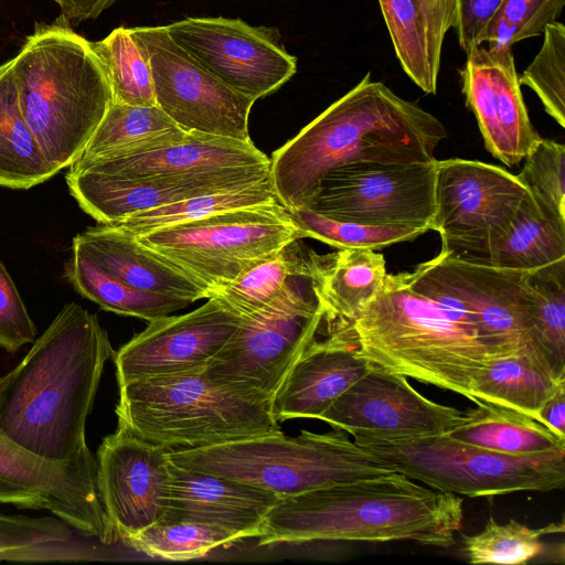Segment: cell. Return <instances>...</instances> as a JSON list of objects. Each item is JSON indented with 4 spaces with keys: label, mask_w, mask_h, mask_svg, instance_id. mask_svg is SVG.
I'll use <instances>...</instances> for the list:
<instances>
[{
    "label": "cell",
    "mask_w": 565,
    "mask_h": 565,
    "mask_svg": "<svg viewBox=\"0 0 565 565\" xmlns=\"http://www.w3.org/2000/svg\"><path fill=\"white\" fill-rule=\"evenodd\" d=\"M114 354L97 317L75 302L65 305L23 360L2 376L0 430L53 462L89 451L86 419Z\"/></svg>",
    "instance_id": "cell-1"
},
{
    "label": "cell",
    "mask_w": 565,
    "mask_h": 565,
    "mask_svg": "<svg viewBox=\"0 0 565 565\" xmlns=\"http://www.w3.org/2000/svg\"><path fill=\"white\" fill-rule=\"evenodd\" d=\"M441 121L371 73L273 153L270 179L287 209L306 207L330 170L354 162L435 160Z\"/></svg>",
    "instance_id": "cell-2"
},
{
    "label": "cell",
    "mask_w": 565,
    "mask_h": 565,
    "mask_svg": "<svg viewBox=\"0 0 565 565\" xmlns=\"http://www.w3.org/2000/svg\"><path fill=\"white\" fill-rule=\"evenodd\" d=\"M462 498L393 471L281 498L258 545L315 541H413L449 547L462 526Z\"/></svg>",
    "instance_id": "cell-3"
},
{
    "label": "cell",
    "mask_w": 565,
    "mask_h": 565,
    "mask_svg": "<svg viewBox=\"0 0 565 565\" xmlns=\"http://www.w3.org/2000/svg\"><path fill=\"white\" fill-rule=\"evenodd\" d=\"M338 333L369 364L460 394L501 353L460 311L415 292L403 273L388 275L381 292Z\"/></svg>",
    "instance_id": "cell-4"
},
{
    "label": "cell",
    "mask_w": 565,
    "mask_h": 565,
    "mask_svg": "<svg viewBox=\"0 0 565 565\" xmlns=\"http://www.w3.org/2000/svg\"><path fill=\"white\" fill-rule=\"evenodd\" d=\"M12 67L21 113L60 172L82 154L113 102L105 67L62 20L38 26Z\"/></svg>",
    "instance_id": "cell-5"
},
{
    "label": "cell",
    "mask_w": 565,
    "mask_h": 565,
    "mask_svg": "<svg viewBox=\"0 0 565 565\" xmlns=\"http://www.w3.org/2000/svg\"><path fill=\"white\" fill-rule=\"evenodd\" d=\"M117 427L168 449L281 434L273 399L210 380L204 370L118 386Z\"/></svg>",
    "instance_id": "cell-6"
},
{
    "label": "cell",
    "mask_w": 565,
    "mask_h": 565,
    "mask_svg": "<svg viewBox=\"0 0 565 565\" xmlns=\"http://www.w3.org/2000/svg\"><path fill=\"white\" fill-rule=\"evenodd\" d=\"M169 457L178 466L243 481L280 498L395 471L338 429L175 448L169 450Z\"/></svg>",
    "instance_id": "cell-7"
},
{
    "label": "cell",
    "mask_w": 565,
    "mask_h": 565,
    "mask_svg": "<svg viewBox=\"0 0 565 565\" xmlns=\"http://www.w3.org/2000/svg\"><path fill=\"white\" fill-rule=\"evenodd\" d=\"M354 441L413 480L466 497L546 492L565 484V448L507 455L446 434L405 440L355 437Z\"/></svg>",
    "instance_id": "cell-8"
},
{
    "label": "cell",
    "mask_w": 565,
    "mask_h": 565,
    "mask_svg": "<svg viewBox=\"0 0 565 565\" xmlns=\"http://www.w3.org/2000/svg\"><path fill=\"white\" fill-rule=\"evenodd\" d=\"M294 276L265 309L242 323L204 369L213 382L273 399L287 374L318 338L324 311L319 298L316 264Z\"/></svg>",
    "instance_id": "cell-9"
},
{
    "label": "cell",
    "mask_w": 565,
    "mask_h": 565,
    "mask_svg": "<svg viewBox=\"0 0 565 565\" xmlns=\"http://www.w3.org/2000/svg\"><path fill=\"white\" fill-rule=\"evenodd\" d=\"M210 292L292 241L301 239L280 202L241 207L136 236Z\"/></svg>",
    "instance_id": "cell-10"
},
{
    "label": "cell",
    "mask_w": 565,
    "mask_h": 565,
    "mask_svg": "<svg viewBox=\"0 0 565 565\" xmlns=\"http://www.w3.org/2000/svg\"><path fill=\"white\" fill-rule=\"evenodd\" d=\"M530 195L516 175L475 160H437L435 223L441 253L490 266L493 247L510 231Z\"/></svg>",
    "instance_id": "cell-11"
},
{
    "label": "cell",
    "mask_w": 565,
    "mask_h": 565,
    "mask_svg": "<svg viewBox=\"0 0 565 565\" xmlns=\"http://www.w3.org/2000/svg\"><path fill=\"white\" fill-rule=\"evenodd\" d=\"M437 160L354 162L330 170L305 209L372 226L434 230Z\"/></svg>",
    "instance_id": "cell-12"
},
{
    "label": "cell",
    "mask_w": 565,
    "mask_h": 565,
    "mask_svg": "<svg viewBox=\"0 0 565 565\" xmlns=\"http://www.w3.org/2000/svg\"><path fill=\"white\" fill-rule=\"evenodd\" d=\"M526 271L466 263L439 252L403 275L415 292L465 313L502 356L529 349L545 358L524 310Z\"/></svg>",
    "instance_id": "cell-13"
},
{
    "label": "cell",
    "mask_w": 565,
    "mask_h": 565,
    "mask_svg": "<svg viewBox=\"0 0 565 565\" xmlns=\"http://www.w3.org/2000/svg\"><path fill=\"white\" fill-rule=\"evenodd\" d=\"M129 30L149 62L157 106L180 129L252 141L248 117L255 100L201 67L170 39L166 25Z\"/></svg>",
    "instance_id": "cell-14"
},
{
    "label": "cell",
    "mask_w": 565,
    "mask_h": 565,
    "mask_svg": "<svg viewBox=\"0 0 565 565\" xmlns=\"http://www.w3.org/2000/svg\"><path fill=\"white\" fill-rule=\"evenodd\" d=\"M0 503L46 510L103 544L118 541L104 509L97 459L90 450L53 462L23 449L0 430Z\"/></svg>",
    "instance_id": "cell-15"
},
{
    "label": "cell",
    "mask_w": 565,
    "mask_h": 565,
    "mask_svg": "<svg viewBox=\"0 0 565 565\" xmlns=\"http://www.w3.org/2000/svg\"><path fill=\"white\" fill-rule=\"evenodd\" d=\"M166 30L207 73L253 100L277 90L297 72V58L265 26L217 17L186 18Z\"/></svg>",
    "instance_id": "cell-16"
},
{
    "label": "cell",
    "mask_w": 565,
    "mask_h": 565,
    "mask_svg": "<svg viewBox=\"0 0 565 565\" xmlns=\"http://www.w3.org/2000/svg\"><path fill=\"white\" fill-rule=\"evenodd\" d=\"M466 413L418 393L405 376L371 365L320 416L354 438L405 440L448 434Z\"/></svg>",
    "instance_id": "cell-17"
},
{
    "label": "cell",
    "mask_w": 565,
    "mask_h": 565,
    "mask_svg": "<svg viewBox=\"0 0 565 565\" xmlns=\"http://www.w3.org/2000/svg\"><path fill=\"white\" fill-rule=\"evenodd\" d=\"M243 318L215 297L181 316L149 322L113 356L118 386L158 376L204 370Z\"/></svg>",
    "instance_id": "cell-18"
},
{
    "label": "cell",
    "mask_w": 565,
    "mask_h": 565,
    "mask_svg": "<svg viewBox=\"0 0 565 565\" xmlns=\"http://www.w3.org/2000/svg\"><path fill=\"white\" fill-rule=\"evenodd\" d=\"M169 450L119 427L103 439L96 456L99 493L122 543L162 519Z\"/></svg>",
    "instance_id": "cell-19"
},
{
    "label": "cell",
    "mask_w": 565,
    "mask_h": 565,
    "mask_svg": "<svg viewBox=\"0 0 565 565\" xmlns=\"http://www.w3.org/2000/svg\"><path fill=\"white\" fill-rule=\"evenodd\" d=\"M466 55L460 71L466 104L487 150L507 167H515L542 137L523 100L512 46L479 45Z\"/></svg>",
    "instance_id": "cell-20"
},
{
    "label": "cell",
    "mask_w": 565,
    "mask_h": 565,
    "mask_svg": "<svg viewBox=\"0 0 565 565\" xmlns=\"http://www.w3.org/2000/svg\"><path fill=\"white\" fill-rule=\"evenodd\" d=\"M270 177V168L191 178H127L71 164L66 183L79 207L99 224H114L132 215L186 198L237 189Z\"/></svg>",
    "instance_id": "cell-21"
},
{
    "label": "cell",
    "mask_w": 565,
    "mask_h": 565,
    "mask_svg": "<svg viewBox=\"0 0 565 565\" xmlns=\"http://www.w3.org/2000/svg\"><path fill=\"white\" fill-rule=\"evenodd\" d=\"M280 499L269 490L170 460L161 520L206 523L243 539L258 537L265 516Z\"/></svg>",
    "instance_id": "cell-22"
},
{
    "label": "cell",
    "mask_w": 565,
    "mask_h": 565,
    "mask_svg": "<svg viewBox=\"0 0 565 565\" xmlns=\"http://www.w3.org/2000/svg\"><path fill=\"white\" fill-rule=\"evenodd\" d=\"M72 164L127 178H191L270 168L253 141L190 132L179 143L128 157L77 158Z\"/></svg>",
    "instance_id": "cell-23"
},
{
    "label": "cell",
    "mask_w": 565,
    "mask_h": 565,
    "mask_svg": "<svg viewBox=\"0 0 565 565\" xmlns=\"http://www.w3.org/2000/svg\"><path fill=\"white\" fill-rule=\"evenodd\" d=\"M370 367L347 339L330 333L318 338L294 364L273 397L278 423L320 418L328 407Z\"/></svg>",
    "instance_id": "cell-24"
},
{
    "label": "cell",
    "mask_w": 565,
    "mask_h": 565,
    "mask_svg": "<svg viewBox=\"0 0 565 565\" xmlns=\"http://www.w3.org/2000/svg\"><path fill=\"white\" fill-rule=\"evenodd\" d=\"M73 243L106 271L138 290L191 303L209 298L205 285L120 228L100 224L77 234Z\"/></svg>",
    "instance_id": "cell-25"
},
{
    "label": "cell",
    "mask_w": 565,
    "mask_h": 565,
    "mask_svg": "<svg viewBox=\"0 0 565 565\" xmlns=\"http://www.w3.org/2000/svg\"><path fill=\"white\" fill-rule=\"evenodd\" d=\"M386 276L384 256L372 249L317 255V287L327 333L351 322L381 292Z\"/></svg>",
    "instance_id": "cell-26"
},
{
    "label": "cell",
    "mask_w": 565,
    "mask_h": 565,
    "mask_svg": "<svg viewBox=\"0 0 565 565\" xmlns=\"http://www.w3.org/2000/svg\"><path fill=\"white\" fill-rule=\"evenodd\" d=\"M565 385L545 358L532 350L493 359L471 383L473 403L486 402L539 420L545 402Z\"/></svg>",
    "instance_id": "cell-27"
},
{
    "label": "cell",
    "mask_w": 565,
    "mask_h": 565,
    "mask_svg": "<svg viewBox=\"0 0 565 565\" xmlns=\"http://www.w3.org/2000/svg\"><path fill=\"white\" fill-rule=\"evenodd\" d=\"M186 137L157 105L111 102L79 157H128L182 142Z\"/></svg>",
    "instance_id": "cell-28"
},
{
    "label": "cell",
    "mask_w": 565,
    "mask_h": 565,
    "mask_svg": "<svg viewBox=\"0 0 565 565\" xmlns=\"http://www.w3.org/2000/svg\"><path fill=\"white\" fill-rule=\"evenodd\" d=\"M449 437L507 455H526L565 448V439L547 426L518 411L477 402Z\"/></svg>",
    "instance_id": "cell-29"
},
{
    "label": "cell",
    "mask_w": 565,
    "mask_h": 565,
    "mask_svg": "<svg viewBox=\"0 0 565 565\" xmlns=\"http://www.w3.org/2000/svg\"><path fill=\"white\" fill-rule=\"evenodd\" d=\"M56 173L21 113L10 60L0 65V185L25 190Z\"/></svg>",
    "instance_id": "cell-30"
},
{
    "label": "cell",
    "mask_w": 565,
    "mask_h": 565,
    "mask_svg": "<svg viewBox=\"0 0 565 565\" xmlns=\"http://www.w3.org/2000/svg\"><path fill=\"white\" fill-rule=\"evenodd\" d=\"M66 275L74 288L102 309L130 316L148 322L183 309L191 302L138 290L94 262L78 245L73 243V256Z\"/></svg>",
    "instance_id": "cell-31"
},
{
    "label": "cell",
    "mask_w": 565,
    "mask_h": 565,
    "mask_svg": "<svg viewBox=\"0 0 565 565\" xmlns=\"http://www.w3.org/2000/svg\"><path fill=\"white\" fill-rule=\"evenodd\" d=\"M299 241L290 242L234 280L212 290L210 297L220 299L242 318L265 309L278 298L294 276L311 268L316 253Z\"/></svg>",
    "instance_id": "cell-32"
},
{
    "label": "cell",
    "mask_w": 565,
    "mask_h": 565,
    "mask_svg": "<svg viewBox=\"0 0 565 565\" xmlns=\"http://www.w3.org/2000/svg\"><path fill=\"white\" fill-rule=\"evenodd\" d=\"M523 305L537 348L565 376V258L526 271Z\"/></svg>",
    "instance_id": "cell-33"
},
{
    "label": "cell",
    "mask_w": 565,
    "mask_h": 565,
    "mask_svg": "<svg viewBox=\"0 0 565 565\" xmlns=\"http://www.w3.org/2000/svg\"><path fill=\"white\" fill-rule=\"evenodd\" d=\"M565 258V223L545 216L531 194L510 231L493 247L490 266L532 270Z\"/></svg>",
    "instance_id": "cell-34"
},
{
    "label": "cell",
    "mask_w": 565,
    "mask_h": 565,
    "mask_svg": "<svg viewBox=\"0 0 565 565\" xmlns=\"http://www.w3.org/2000/svg\"><path fill=\"white\" fill-rule=\"evenodd\" d=\"M73 536V529L56 516L0 513V562L89 559L90 554Z\"/></svg>",
    "instance_id": "cell-35"
},
{
    "label": "cell",
    "mask_w": 565,
    "mask_h": 565,
    "mask_svg": "<svg viewBox=\"0 0 565 565\" xmlns=\"http://www.w3.org/2000/svg\"><path fill=\"white\" fill-rule=\"evenodd\" d=\"M279 202L270 177L250 185L186 198L109 224L134 236L215 213Z\"/></svg>",
    "instance_id": "cell-36"
},
{
    "label": "cell",
    "mask_w": 565,
    "mask_h": 565,
    "mask_svg": "<svg viewBox=\"0 0 565 565\" xmlns=\"http://www.w3.org/2000/svg\"><path fill=\"white\" fill-rule=\"evenodd\" d=\"M396 56L408 77L436 94L440 70L433 54L418 0H379Z\"/></svg>",
    "instance_id": "cell-37"
},
{
    "label": "cell",
    "mask_w": 565,
    "mask_h": 565,
    "mask_svg": "<svg viewBox=\"0 0 565 565\" xmlns=\"http://www.w3.org/2000/svg\"><path fill=\"white\" fill-rule=\"evenodd\" d=\"M90 46L107 73L113 103L157 105L149 62L129 29L117 28Z\"/></svg>",
    "instance_id": "cell-38"
},
{
    "label": "cell",
    "mask_w": 565,
    "mask_h": 565,
    "mask_svg": "<svg viewBox=\"0 0 565 565\" xmlns=\"http://www.w3.org/2000/svg\"><path fill=\"white\" fill-rule=\"evenodd\" d=\"M244 540L227 529L192 521L159 520L124 544L151 557L186 561Z\"/></svg>",
    "instance_id": "cell-39"
},
{
    "label": "cell",
    "mask_w": 565,
    "mask_h": 565,
    "mask_svg": "<svg viewBox=\"0 0 565 565\" xmlns=\"http://www.w3.org/2000/svg\"><path fill=\"white\" fill-rule=\"evenodd\" d=\"M564 522L532 529L515 520L499 524L489 518L483 530L463 535V552L471 564H526L544 550L541 537L563 533Z\"/></svg>",
    "instance_id": "cell-40"
},
{
    "label": "cell",
    "mask_w": 565,
    "mask_h": 565,
    "mask_svg": "<svg viewBox=\"0 0 565 565\" xmlns=\"http://www.w3.org/2000/svg\"><path fill=\"white\" fill-rule=\"evenodd\" d=\"M301 238L318 239L338 249H381L417 238L426 233L415 227L372 226L341 221L310 209H287Z\"/></svg>",
    "instance_id": "cell-41"
},
{
    "label": "cell",
    "mask_w": 565,
    "mask_h": 565,
    "mask_svg": "<svg viewBox=\"0 0 565 565\" xmlns=\"http://www.w3.org/2000/svg\"><path fill=\"white\" fill-rule=\"evenodd\" d=\"M542 34V46L519 81L539 96L545 111L564 128L565 26L556 21L548 24Z\"/></svg>",
    "instance_id": "cell-42"
},
{
    "label": "cell",
    "mask_w": 565,
    "mask_h": 565,
    "mask_svg": "<svg viewBox=\"0 0 565 565\" xmlns=\"http://www.w3.org/2000/svg\"><path fill=\"white\" fill-rule=\"evenodd\" d=\"M516 175L542 213L565 223V147L541 138Z\"/></svg>",
    "instance_id": "cell-43"
},
{
    "label": "cell",
    "mask_w": 565,
    "mask_h": 565,
    "mask_svg": "<svg viewBox=\"0 0 565 565\" xmlns=\"http://www.w3.org/2000/svg\"><path fill=\"white\" fill-rule=\"evenodd\" d=\"M565 0H503L483 36L488 46H512L519 41L541 35L556 22Z\"/></svg>",
    "instance_id": "cell-44"
},
{
    "label": "cell",
    "mask_w": 565,
    "mask_h": 565,
    "mask_svg": "<svg viewBox=\"0 0 565 565\" xmlns=\"http://www.w3.org/2000/svg\"><path fill=\"white\" fill-rule=\"evenodd\" d=\"M36 328L7 268L0 260V347L10 353L35 341Z\"/></svg>",
    "instance_id": "cell-45"
},
{
    "label": "cell",
    "mask_w": 565,
    "mask_h": 565,
    "mask_svg": "<svg viewBox=\"0 0 565 565\" xmlns=\"http://www.w3.org/2000/svg\"><path fill=\"white\" fill-rule=\"evenodd\" d=\"M503 0H454L452 26L468 53L483 43L487 28Z\"/></svg>",
    "instance_id": "cell-46"
},
{
    "label": "cell",
    "mask_w": 565,
    "mask_h": 565,
    "mask_svg": "<svg viewBox=\"0 0 565 565\" xmlns=\"http://www.w3.org/2000/svg\"><path fill=\"white\" fill-rule=\"evenodd\" d=\"M433 54L440 63L441 49L447 31L452 26L454 0H418Z\"/></svg>",
    "instance_id": "cell-47"
},
{
    "label": "cell",
    "mask_w": 565,
    "mask_h": 565,
    "mask_svg": "<svg viewBox=\"0 0 565 565\" xmlns=\"http://www.w3.org/2000/svg\"><path fill=\"white\" fill-rule=\"evenodd\" d=\"M539 422L565 439V385L545 402L539 413Z\"/></svg>",
    "instance_id": "cell-48"
},
{
    "label": "cell",
    "mask_w": 565,
    "mask_h": 565,
    "mask_svg": "<svg viewBox=\"0 0 565 565\" xmlns=\"http://www.w3.org/2000/svg\"><path fill=\"white\" fill-rule=\"evenodd\" d=\"M61 8L64 19L83 21L97 18L116 0H53Z\"/></svg>",
    "instance_id": "cell-49"
}]
</instances>
